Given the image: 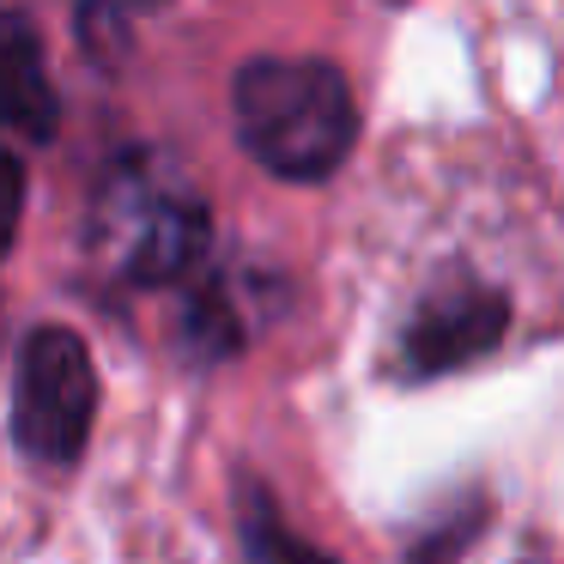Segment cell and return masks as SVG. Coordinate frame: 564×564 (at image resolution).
<instances>
[{
  "label": "cell",
  "mask_w": 564,
  "mask_h": 564,
  "mask_svg": "<svg viewBox=\"0 0 564 564\" xmlns=\"http://www.w3.org/2000/svg\"><path fill=\"white\" fill-rule=\"evenodd\" d=\"M213 243L207 200L159 152H128L91 195V256L128 285H171L200 268Z\"/></svg>",
  "instance_id": "2"
},
{
  "label": "cell",
  "mask_w": 564,
  "mask_h": 564,
  "mask_svg": "<svg viewBox=\"0 0 564 564\" xmlns=\"http://www.w3.org/2000/svg\"><path fill=\"white\" fill-rule=\"evenodd\" d=\"M237 140L261 171L285 183H322L346 164L358 140V104L334 62L256 55L237 74Z\"/></svg>",
  "instance_id": "1"
},
{
  "label": "cell",
  "mask_w": 564,
  "mask_h": 564,
  "mask_svg": "<svg viewBox=\"0 0 564 564\" xmlns=\"http://www.w3.org/2000/svg\"><path fill=\"white\" fill-rule=\"evenodd\" d=\"M510 328V297L486 280H449L419 297L401 328V370L406 377H449L486 358Z\"/></svg>",
  "instance_id": "4"
},
{
  "label": "cell",
  "mask_w": 564,
  "mask_h": 564,
  "mask_svg": "<svg viewBox=\"0 0 564 564\" xmlns=\"http://www.w3.org/2000/svg\"><path fill=\"white\" fill-rule=\"evenodd\" d=\"M0 122L25 140H50L62 128V98H55L43 37L25 13H0Z\"/></svg>",
  "instance_id": "5"
},
{
  "label": "cell",
  "mask_w": 564,
  "mask_h": 564,
  "mask_svg": "<svg viewBox=\"0 0 564 564\" xmlns=\"http://www.w3.org/2000/svg\"><path fill=\"white\" fill-rule=\"evenodd\" d=\"M243 546H249V564H334L328 552H316L310 540H297L292 528L280 522L268 491L249 486L243 491Z\"/></svg>",
  "instance_id": "6"
},
{
  "label": "cell",
  "mask_w": 564,
  "mask_h": 564,
  "mask_svg": "<svg viewBox=\"0 0 564 564\" xmlns=\"http://www.w3.org/2000/svg\"><path fill=\"white\" fill-rule=\"evenodd\" d=\"M19 207H25V164L0 147V256H7V243L19 231Z\"/></svg>",
  "instance_id": "7"
},
{
  "label": "cell",
  "mask_w": 564,
  "mask_h": 564,
  "mask_svg": "<svg viewBox=\"0 0 564 564\" xmlns=\"http://www.w3.org/2000/svg\"><path fill=\"white\" fill-rule=\"evenodd\" d=\"M91 413H98V370H91L86 340L74 328H37L19 352V449L50 467H67L91 437Z\"/></svg>",
  "instance_id": "3"
}]
</instances>
